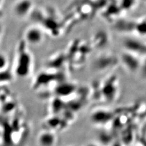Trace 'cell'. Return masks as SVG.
<instances>
[{"instance_id":"cell-1","label":"cell","mask_w":146,"mask_h":146,"mask_svg":"<svg viewBox=\"0 0 146 146\" xmlns=\"http://www.w3.org/2000/svg\"><path fill=\"white\" fill-rule=\"evenodd\" d=\"M18 58L16 67V71L18 75L21 76L26 75L29 72V67L30 66L31 58L28 54L23 50Z\"/></svg>"},{"instance_id":"cell-2","label":"cell","mask_w":146,"mask_h":146,"mask_svg":"<svg viewBox=\"0 0 146 146\" xmlns=\"http://www.w3.org/2000/svg\"><path fill=\"white\" fill-rule=\"evenodd\" d=\"M26 39L27 42L31 44L36 45L40 44L43 38V32L37 28H31L26 31Z\"/></svg>"},{"instance_id":"cell-4","label":"cell","mask_w":146,"mask_h":146,"mask_svg":"<svg viewBox=\"0 0 146 146\" xmlns=\"http://www.w3.org/2000/svg\"><path fill=\"white\" fill-rule=\"evenodd\" d=\"M39 142L42 146H52L54 143V137L52 134L43 133L40 136Z\"/></svg>"},{"instance_id":"cell-5","label":"cell","mask_w":146,"mask_h":146,"mask_svg":"<svg viewBox=\"0 0 146 146\" xmlns=\"http://www.w3.org/2000/svg\"><path fill=\"white\" fill-rule=\"evenodd\" d=\"M7 58L5 55L0 53V70H2L5 68L7 65Z\"/></svg>"},{"instance_id":"cell-3","label":"cell","mask_w":146,"mask_h":146,"mask_svg":"<svg viewBox=\"0 0 146 146\" xmlns=\"http://www.w3.org/2000/svg\"><path fill=\"white\" fill-rule=\"evenodd\" d=\"M32 2L31 0H20L14 7L16 15L20 17L27 15L32 9Z\"/></svg>"}]
</instances>
